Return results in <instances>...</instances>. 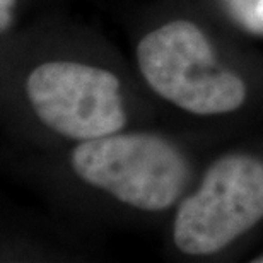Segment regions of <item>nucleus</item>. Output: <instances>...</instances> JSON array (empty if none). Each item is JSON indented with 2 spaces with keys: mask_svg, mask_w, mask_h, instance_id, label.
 Masks as SVG:
<instances>
[{
  "mask_svg": "<svg viewBox=\"0 0 263 263\" xmlns=\"http://www.w3.org/2000/svg\"><path fill=\"white\" fill-rule=\"evenodd\" d=\"M135 64L161 101L192 117H229L250 99L245 77L222 62L207 31L192 19H170L145 31Z\"/></svg>",
  "mask_w": 263,
  "mask_h": 263,
  "instance_id": "nucleus-1",
  "label": "nucleus"
},
{
  "mask_svg": "<svg viewBox=\"0 0 263 263\" xmlns=\"http://www.w3.org/2000/svg\"><path fill=\"white\" fill-rule=\"evenodd\" d=\"M68 164L84 185L147 214L176 207L192 181L185 152L154 132L122 130L79 142L70 151Z\"/></svg>",
  "mask_w": 263,
  "mask_h": 263,
  "instance_id": "nucleus-2",
  "label": "nucleus"
},
{
  "mask_svg": "<svg viewBox=\"0 0 263 263\" xmlns=\"http://www.w3.org/2000/svg\"><path fill=\"white\" fill-rule=\"evenodd\" d=\"M263 220V159L228 152L210 162L198 186L176 205L171 234L186 256H212Z\"/></svg>",
  "mask_w": 263,
  "mask_h": 263,
  "instance_id": "nucleus-3",
  "label": "nucleus"
},
{
  "mask_svg": "<svg viewBox=\"0 0 263 263\" xmlns=\"http://www.w3.org/2000/svg\"><path fill=\"white\" fill-rule=\"evenodd\" d=\"M24 98L46 130L76 144L117 134L128 125L120 77L91 62H40L24 79Z\"/></svg>",
  "mask_w": 263,
  "mask_h": 263,
  "instance_id": "nucleus-4",
  "label": "nucleus"
},
{
  "mask_svg": "<svg viewBox=\"0 0 263 263\" xmlns=\"http://www.w3.org/2000/svg\"><path fill=\"white\" fill-rule=\"evenodd\" d=\"M234 24L251 36L263 38V0H220Z\"/></svg>",
  "mask_w": 263,
  "mask_h": 263,
  "instance_id": "nucleus-5",
  "label": "nucleus"
},
{
  "mask_svg": "<svg viewBox=\"0 0 263 263\" xmlns=\"http://www.w3.org/2000/svg\"><path fill=\"white\" fill-rule=\"evenodd\" d=\"M19 0H0V33L5 34L12 28Z\"/></svg>",
  "mask_w": 263,
  "mask_h": 263,
  "instance_id": "nucleus-6",
  "label": "nucleus"
},
{
  "mask_svg": "<svg viewBox=\"0 0 263 263\" xmlns=\"http://www.w3.org/2000/svg\"><path fill=\"white\" fill-rule=\"evenodd\" d=\"M251 261H255V263H263V253H260L258 256H255V258L251 260Z\"/></svg>",
  "mask_w": 263,
  "mask_h": 263,
  "instance_id": "nucleus-7",
  "label": "nucleus"
}]
</instances>
